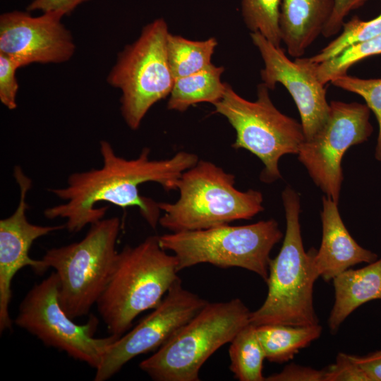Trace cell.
<instances>
[{"label": "cell", "instance_id": "6da1fadb", "mask_svg": "<svg viewBox=\"0 0 381 381\" xmlns=\"http://www.w3.org/2000/svg\"><path fill=\"white\" fill-rule=\"evenodd\" d=\"M99 151L100 168L73 173L66 187L49 190L65 202L47 207L44 215L49 219H66L65 227L71 233L79 232L104 218L108 207H97V203L101 202L122 208L136 207L149 226L156 229L161 212L158 202L141 195L139 186L155 182L166 191L176 190L182 174L198 162L196 155L186 151L169 159H150L147 147L137 158L126 159L116 155L104 140L100 141Z\"/></svg>", "mask_w": 381, "mask_h": 381}, {"label": "cell", "instance_id": "7a4b0ae2", "mask_svg": "<svg viewBox=\"0 0 381 381\" xmlns=\"http://www.w3.org/2000/svg\"><path fill=\"white\" fill-rule=\"evenodd\" d=\"M175 255L168 254L159 236L117 252L107 284L96 305L110 335L128 332L141 313L156 308L179 278Z\"/></svg>", "mask_w": 381, "mask_h": 381}, {"label": "cell", "instance_id": "3957f363", "mask_svg": "<svg viewBox=\"0 0 381 381\" xmlns=\"http://www.w3.org/2000/svg\"><path fill=\"white\" fill-rule=\"evenodd\" d=\"M285 210L286 231L278 255L269 265L267 297L251 312L254 326L282 324L305 326L318 324L313 307V286L319 277L314 266L315 250L303 248L299 215L300 197L291 187L282 194Z\"/></svg>", "mask_w": 381, "mask_h": 381}, {"label": "cell", "instance_id": "277c9868", "mask_svg": "<svg viewBox=\"0 0 381 381\" xmlns=\"http://www.w3.org/2000/svg\"><path fill=\"white\" fill-rule=\"evenodd\" d=\"M235 176L212 162L200 160L177 183L179 198L159 202V224L171 232L205 229L249 219L264 210L261 192L241 191Z\"/></svg>", "mask_w": 381, "mask_h": 381}, {"label": "cell", "instance_id": "5b68a950", "mask_svg": "<svg viewBox=\"0 0 381 381\" xmlns=\"http://www.w3.org/2000/svg\"><path fill=\"white\" fill-rule=\"evenodd\" d=\"M250 313L239 298L207 302L139 367L155 381H198L203 364L250 323Z\"/></svg>", "mask_w": 381, "mask_h": 381}, {"label": "cell", "instance_id": "8992f818", "mask_svg": "<svg viewBox=\"0 0 381 381\" xmlns=\"http://www.w3.org/2000/svg\"><path fill=\"white\" fill-rule=\"evenodd\" d=\"M283 234L274 219L242 226L225 224L159 236L160 246L173 253L181 270L201 263L255 272L265 282L270 252Z\"/></svg>", "mask_w": 381, "mask_h": 381}, {"label": "cell", "instance_id": "52a82bcc", "mask_svg": "<svg viewBox=\"0 0 381 381\" xmlns=\"http://www.w3.org/2000/svg\"><path fill=\"white\" fill-rule=\"evenodd\" d=\"M120 226L118 217L103 218L80 241L52 248L41 259L46 271L56 273L59 301L72 320L87 315L102 294L117 254Z\"/></svg>", "mask_w": 381, "mask_h": 381}, {"label": "cell", "instance_id": "ba28073f", "mask_svg": "<svg viewBox=\"0 0 381 381\" xmlns=\"http://www.w3.org/2000/svg\"><path fill=\"white\" fill-rule=\"evenodd\" d=\"M213 105L214 111L224 116L236 132L232 147L250 152L264 164L260 180L272 183L281 179L279 159L297 154L306 138L301 123L274 105L269 88L260 83L256 99L249 101L226 83L223 97Z\"/></svg>", "mask_w": 381, "mask_h": 381}, {"label": "cell", "instance_id": "9c48e42d", "mask_svg": "<svg viewBox=\"0 0 381 381\" xmlns=\"http://www.w3.org/2000/svg\"><path fill=\"white\" fill-rule=\"evenodd\" d=\"M167 22L157 18L146 25L139 37L119 53L107 82L121 92V112L137 130L149 109L169 96L174 78L167 54Z\"/></svg>", "mask_w": 381, "mask_h": 381}, {"label": "cell", "instance_id": "30bf717a", "mask_svg": "<svg viewBox=\"0 0 381 381\" xmlns=\"http://www.w3.org/2000/svg\"><path fill=\"white\" fill-rule=\"evenodd\" d=\"M59 279L53 272L34 285L19 306L14 323L35 336L44 345L66 353L95 370L107 347L116 338L94 337L98 321L90 317L78 325L62 309L58 298Z\"/></svg>", "mask_w": 381, "mask_h": 381}, {"label": "cell", "instance_id": "8fae6325", "mask_svg": "<svg viewBox=\"0 0 381 381\" xmlns=\"http://www.w3.org/2000/svg\"><path fill=\"white\" fill-rule=\"evenodd\" d=\"M323 128L301 144L298 159L326 196L338 202L343 181L341 159L351 146L368 140L373 131L370 109L358 102L333 100Z\"/></svg>", "mask_w": 381, "mask_h": 381}, {"label": "cell", "instance_id": "7c38bea8", "mask_svg": "<svg viewBox=\"0 0 381 381\" xmlns=\"http://www.w3.org/2000/svg\"><path fill=\"white\" fill-rule=\"evenodd\" d=\"M207 302L183 288L179 278L150 314L107 347L94 380H107L131 359L157 351Z\"/></svg>", "mask_w": 381, "mask_h": 381}, {"label": "cell", "instance_id": "4fadbf2b", "mask_svg": "<svg viewBox=\"0 0 381 381\" xmlns=\"http://www.w3.org/2000/svg\"><path fill=\"white\" fill-rule=\"evenodd\" d=\"M253 44L264 63L262 83L273 90L282 84L293 98L301 116L306 140L312 139L326 123L330 111L327 89L318 80L316 64L309 58L289 59L281 47L269 42L259 32H250Z\"/></svg>", "mask_w": 381, "mask_h": 381}, {"label": "cell", "instance_id": "5bb4252c", "mask_svg": "<svg viewBox=\"0 0 381 381\" xmlns=\"http://www.w3.org/2000/svg\"><path fill=\"white\" fill-rule=\"evenodd\" d=\"M65 13L48 11L34 17L13 11L0 16V53L20 68L33 63L61 64L75 50L73 36L61 23Z\"/></svg>", "mask_w": 381, "mask_h": 381}, {"label": "cell", "instance_id": "9a60e30c", "mask_svg": "<svg viewBox=\"0 0 381 381\" xmlns=\"http://www.w3.org/2000/svg\"><path fill=\"white\" fill-rule=\"evenodd\" d=\"M13 177L19 188L20 197L16 210L0 220V332L12 327L9 314L11 282L16 274L25 267H31L38 274L46 270L42 260L30 257L33 242L53 231L66 229L65 224L41 226L30 223L27 218V195L32 182L20 166L13 168Z\"/></svg>", "mask_w": 381, "mask_h": 381}, {"label": "cell", "instance_id": "2e32d148", "mask_svg": "<svg viewBox=\"0 0 381 381\" xmlns=\"http://www.w3.org/2000/svg\"><path fill=\"white\" fill-rule=\"evenodd\" d=\"M337 204L326 195L322 197V237L320 248L314 254V266L319 277L326 282L353 265L377 259L375 253L359 246L351 236Z\"/></svg>", "mask_w": 381, "mask_h": 381}, {"label": "cell", "instance_id": "e0dca14e", "mask_svg": "<svg viewBox=\"0 0 381 381\" xmlns=\"http://www.w3.org/2000/svg\"><path fill=\"white\" fill-rule=\"evenodd\" d=\"M333 6V0H282L280 35L289 56L301 57L322 35Z\"/></svg>", "mask_w": 381, "mask_h": 381}, {"label": "cell", "instance_id": "ac0fdd59", "mask_svg": "<svg viewBox=\"0 0 381 381\" xmlns=\"http://www.w3.org/2000/svg\"><path fill=\"white\" fill-rule=\"evenodd\" d=\"M332 280L335 301L328 320L332 332L357 308L381 299V258L361 269H348Z\"/></svg>", "mask_w": 381, "mask_h": 381}, {"label": "cell", "instance_id": "d6986e66", "mask_svg": "<svg viewBox=\"0 0 381 381\" xmlns=\"http://www.w3.org/2000/svg\"><path fill=\"white\" fill-rule=\"evenodd\" d=\"M224 71L223 66L212 64L200 71L175 79L167 109L183 112L200 102H218L226 90V83L221 80Z\"/></svg>", "mask_w": 381, "mask_h": 381}, {"label": "cell", "instance_id": "ffe728a7", "mask_svg": "<svg viewBox=\"0 0 381 381\" xmlns=\"http://www.w3.org/2000/svg\"><path fill=\"white\" fill-rule=\"evenodd\" d=\"M255 327L265 358L278 363L291 360L300 349L318 339L322 330L319 324L305 326L267 324Z\"/></svg>", "mask_w": 381, "mask_h": 381}, {"label": "cell", "instance_id": "44dd1931", "mask_svg": "<svg viewBox=\"0 0 381 381\" xmlns=\"http://www.w3.org/2000/svg\"><path fill=\"white\" fill-rule=\"evenodd\" d=\"M217 45L214 37L198 41L169 32L167 38V54L174 80L210 66Z\"/></svg>", "mask_w": 381, "mask_h": 381}, {"label": "cell", "instance_id": "7402d4cb", "mask_svg": "<svg viewBox=\"0 0 381 381\" xmlns=\"http://www.w3.org/2000/svg\"><path fill=\"white\" fill-rule=\"evenodd\" d=\"M229 369L240 381H265L262 375L265 355L256 332L249 323L229 342Z\"/></svg>", "mask_w": 381, "mask_h": 381}, {"label": "cell", "instance_id": "603a6c76", "mask_svg": "<svg viewBox=\"0 0 381 381\" xmlns=\"http://www.w3.org/2000/svg\"><path fill=\"white\" fill-rule=\"evenodd\" d=\"M282 0H241L243 21L251 32H259L277 47L282 43L279 16Z\"/></svg>", "mask_w": 381, "mask_h": 381}, {"label": "cell", "instance_id": "cb8c5ba5", "mask_svg": "<svg viewBox=\"0 0 381 381\" xmlns=\"http://www.w3.org/2000/svg\"><path fill=\"white\" fill-rule=\"evenodd\" d=\"M341 32L318 54L309 57L310 61L320 64L339 54L346 48L368 40L381 34V13L377 17L363 20L352 17L342 25Z\"/></svg>", "mask_w": 381, "mask_h": 381}, {"label": "cell", "instance_id": "d4e9b609", "mask_svg": "<svg viewBox=\"0 0 381 381\" xmlns=\"http://www.w3.org/2000/svg\"><path fill=\"white\" fill-rule=\"evenodd\" d=\"M378 54H381V34L346 48L334 58L316 64L315 73L320 83L326 85L347 74L348 70L356 63Z\"/></svg>", "mask_w": 381, "mask_h": 381}, {"label": "cell", "instance_id": "484cf974", "mask_svg": "<svg viewBox=\"0 0 381 381\" xmlns=\"http://www.w3.org/2000/svg\"><path fill=\"white\" fill-rule=\"evenodd\" d=\"M330 83L363 97L365 104L373 111L379 128L375 157L381 161V78L365 79L345 74Z\"/></svg>", "mask_w": 381, "mask_h": 381}, {"label": "cell", "instance_id": "4316f807", "mask_svg": "<svg viewBox=\"0 0 381 381\" xmlns=\"http://www.w3.org/2000/svg\"><path fill=\"white\" fill-rule=\"evenodd\" d=\"M19 68L12 59L0 53V101L10 110L17 107L18 84L16 73Z\"/></svg>", "mask_w": 381, "mask_h": 381}, {"label": "cell", "instance_id": "83f0119b", "mask_svg": "<svg viewBox=\"0 0 381 381\" xmlns=\"http://www.w3.org/2000/svg\"><path fill=\"white\" fill-rule=\"evenodd\" d=\"M324 381H369L351 355L339 353L336 362L324 369Z\"/></svg>", "mask_w": 381, "mask_h": 381}, {"label": "cell", "instance_id": "f1b7e54d", "mask_svg": "<svg viewBox=\"0 0 381 381\" xmlns=\"http://www.w3.org/2000/svg\"><path fill=\"white\" fill-rule=\"evenodd\" d=\"M333 1L332 13L322 32V35L325 37H330L339 32L348 14L363 6L368 0Z\"/></svg>", "mask_w": 381, "mask_h": 381}, {"label": "cell", "instance_id": "f546056e", "mask_svg": "<svg viewBox=\"0 0 381 381\" xmlns=\"http://www.w3.org/2000/svg\"><path fill=\"white\" fill-rule=\"evenodd\" d=\"M266 381H324V370L294 363L286 365L281 372L267 377Z\"/></svg>", "mask_w": 381, "mask_h": 381}, {"label": "cell", "instance_id": "4dcf8cb0", "mask_svg": "<svg viewBox=\"0 0 381 381\" xmlns=\"http://www.w3.org/2000/svg\"><path fill=\"white\" fill-rule=\"evenodd\" d=\"M90 0H33L27 7L28 11H61L65 15L71 13L78 5Z\"/></svg>", "mask_w": 381, "mask_h": 381}, {"label": "cell", "instance_id": "1f68e13d", "mask_svg": "<svg viewBox=\"0 0 381 381\" xmlns=\"http://www.w3.org/2000/svg\"><path fill=\"white\" fill-rule=\"evenodd\" d=\"M351 356L363 370L369 381H381V351L363 356Z\"/></svg>", "mask_w": 381, "mask_h": 381}, {"label": "cell", "instance_id": "d6a6232c", "mask_svg": "<svg viewBox=\"0 0 381 381\" xmlns=\"http://www.w3.org/2000/svg\"><path fill=\"white\" fill-rule=\"evenodd\" d=\"M380 1H381V0H380Z\"/></svg>", "mask_w": 381, "mask_h": 381}]
</instances>
